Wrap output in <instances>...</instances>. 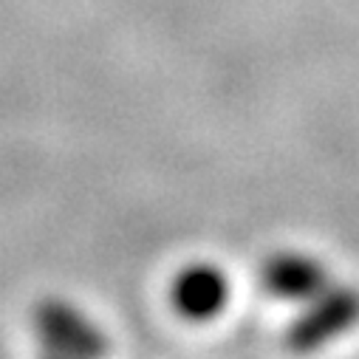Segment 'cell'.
Wrapping results in <instances>:
<instances>
[{
	"label": "cell",
	"mask_w": 359,
	"mask_h": 359,
	"mask_svg": "<svg viewBox=\"0 0 359 359\" xmlns=\"http://www.w3.org/2000/svg\"><path fill=\"white\" fill-rule=\"evenodd\" d=\"M356 325H359V289L331 283L325 292L303 303V311L292 320L286 331V345L289 351L311 353Z\"/></svg>",
	"instance_id": "cell-1"
},
{
	"label": "cell",
	"mask_w": 359,
	"mask_h": 359,
	"mask_svg": "<svg viewBox=\"0 0 359 359\" xmlns=\"http://www.w3.org/2000/svg\"><path fill=\"white\" fill-rule=\"evenodd\" d=\"M37 339L48 353L97 356L105 351V337L97 323L68 300H46L34 311Z\"/></svg>",
	"instance_id": "cell-2"
},
{
	"label": "cell",
	"mask_w": 359,
	"mask_h": 359,
	"mask_svg": "<svg viewBox=\"0 0 359 359\" xmlns=\"http://www.w3.org/2000/svg\"><path fill=\"white\" fill-rule=\"evenodd\" d=\"M331 283L328 266L306 252H275L260 266V286L286 303H309Z\"/></svg>",
	"instance_id": "cell-3"
},
{
	"label": "cell",
	"mask_w": 359,
	"mask_h": 359,
	"mask_svg": "<svg viewBox=\"0 0 359 359\" xmlns=\"http://www.w3.org/2000/svg\"><path fill=\"white\" fill-rule=\"evenodd\" d=\"M226 303H229V280L212 263H193L172 280V306L187 320L196 323L212 320L224 311Z\"/></svg>",
	"instance_id": "cell-4"
}]
</instances>
